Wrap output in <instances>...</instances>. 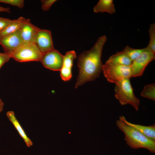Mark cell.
<instances>
[{
	"label": "cell",
	"instance_id": "obj_8",
	"mask_svg": "<svg viewBox=\"0 0 155 155\" xmlns=\"http://www.w3.org/2000/svg\"><path fill=\"white\" fill-rule=\"evenodd\" d=\"M23 42L19 30L0 38V44L4 53L10 55Z\"/></svg>",
	"mask_w": 155,
	"mask_h": 155
},
{
	"label": "cell",
	"instance_id": "obj_10",
	"mask_svg": "<svg viewBox=\"0 0 155 155\" xmlns=\"http://www.w3.org/2000/svg\"><path fill=\"white\" fill-rule=\"evenodd\" d=\"M76 57L75 52L73 50L67 52L63 56V65L60 70V76L62 79L67 81L72 78V68L73 61Z\"/></svg>",
	"mask_w": 155,
	"mask_h": 155
},
{
	"label": "cell",
	"instance_id": "obj_6",
	"mask_svg": "<svg viewBox=\"0 0 155 155\" xmlns=\"http://www.w3.org/2000/svg\"><path fill=\"white\" fill-rule=\"evenodd\" d=\"M155 54L147 46L144 48L141 54L132 61L130 67L132 77L142 75L146 66L150 62L154 60Z\"/></svg>",
	"mask_w": 155,
	"mask_h": 155
},
{
	"label": "cell",
	"instance_id": "obj_5",
	"mask_svg": "<svg viewBox=\"0 0 155 155\" xmlns=\"http://www.w3.org/2000/svg\"><path fill=\"white\" fill-rule=\"evenodd\" d=\"M104 75L110 82L116 83L132 77L130 66L114 64L106 61L102 68Z\"/></svg>",
	"mask_w": 155,
	"mask_h": 155
},
{
	"label": "cell",
	"instance_id": "obj_19",
	"mask_svg": "<svg viewBox=\"0 0 155 155\" xmlns=\"http://www.w3.org/2000/svg\"><path fill=\"white\" fill-rule=\"evenodd\" d=\"M149 33L150 40L147 47L155 54V24H150Z\"/></svg>",
	"mask_w": 155,
	"mask_h": 155
},
{
	"label": "cell",
	"instance_id": "obj_7",
	"mask_svg": "<svg viewBox=\"0 0 155 155\" xmlns=\"http://www.w3.org/2000/svg\"><path fill=\"white\" fill-rule=\"evenodd\" d=\"M63 59V56L57 50L54 49L43 54L40 61L43 66L49 69L60 71Z\"/></svg>",
	"mask_w": 155,
	"mask_h": 155
},
{
	"label": "cell",
	"instance_id": "obj_20",
	"mask_svg": "<svg viewBox=\"0 0 155 155\" xmlns=\"http://www.w3.org/2000/svg\"><path fill=\"white\" fill-rule=\"evenodd\" d=\"M0 3H4L22 8L24 6L23 0H0Z\"/></svg>",
	"mask_w": 155,
	"mask_h": 155
},
{
	"label": "cell",
	"instance_id": "obj_13",
	"mask_svg": "<svg viewBox=\"0 0 155 155\" xmlns=\"http://www.w3.org/2000/svg\"><path fill=\"white\" fill-rule=\"evenodd\" d=\"M125 122L128 125L136 129L148 138L155 141V124L150 126H144L132 123L128 121L123 116Z\"/></svg>",
	"mask_w": 155,
	"mask_h": 155
},
{
	"label": "cell",
	"instance_id": "obj_23",
	"mask_svg": "<svg viewBox=\"0 0 155 155\" xmlns=\"http://www.w3.org/2000/svg\"><path fill=\"white\" fill-rule=\"evenodd\" d=\"M10 58L9 55L4 53L0 52V69L5 63L8 61Z\"/></svg>",
	"mask_w": 155,
	"mask_h": 155
},
{
	"label": "cell",
	"instance_id": "obj_3",
	"mask_svg": "<svg viewBox=\"0 0 155 155\" xmlns=\"http://www.w3.org/2000/svg\"><path fill=\"white\" fill-rule=\"evenodd\" d=\"M129 79L125 78L115 84V96L121 105L129 104L138 111L140 100L134 93Z\"/></svg>",
	"mask_w": 155,
	"mask_h": 155
},
{
	"label": "cell",
	"instance_id": "obj_25",
	"mask_svg": "<svg viewBox=\"0 0 155 155\" xmlns=\"http://www.w3.org/2000/svg\"><path fill=\"white\" fill-rule=\"evenodd\" d=\"M4 106V103L0 98V113L2 111Z\"/></svg>",
	"mask_w": 155,
	"mask_h": 155
},
{
	"label": "cell",
	"instance_id": "obj_16",
	"mask_svg": "<svg viewBox=\"0 0 155 155\" xmlns=\"http://www.w3.org/2000/svg\"><path fill=\"white\" fill-rule=\"evenodd\" d=\"M28 20V19L22 16L17 19L13 20L6 28L0 32V38L17 31Z\"/></svg>",
	"mask_w": 155,
	"mask_h": 155
},
{
	"label": "cell",
	"instance_id": "obj_17",
	"mask_svg": "<svg viewBox=\"0 0 155 155\" xmlns=\"http://www.w3.org/2000/svg\"><path fill=\"white\" fill-rule=\"evenodd\" d=\"M142 96L155 100V84H153L145 86L141 93Z\"/></svg>",
	"mask_w": 155,
	"mask_h": 155
},
{
	"label": "cell",
	"instance_id": "obj_22",
	"mask_svg": "<svg viewBox=\"0 0 155 155\" xmlns=\"http://www.w3.org/2000/svg\"><path fill=\"white\" fill-rule=\"evenodd\" d=\"M13 21L9 18L0 17V32L3 31Z\"/></svg>",
	"mask_w": 155,
	"mask_h": 155
},
{
	"label": "cell",
	"instance_id": "obj_18",
	"mask_svg": "<svg viewBox=\"0 0 155 155\" xmlns=\"http://www.w3.org/2000/svg\"><path fill=\"white\" fill-rule=\"evenodd\" d=\"M144 49V48L141 49H134L129 46H127L125 48L123 51L132 61L141 54Z\"/></svg>",
	"mask_w": 155,
	"mask_h": 155
},
{
	"label": "cell",
	"instance_id": "obj_12",
	"mask_svg": "<svg viewBox=\"0 0 155 155\" xmlns=\"http://www.w3.org/2000/svg\"><path fill=\"white\" fill-rule=\"evenodd\" d=\"M6 115L19 135L23 139L27 146L29 147L32 146L33 145L32 142L27 136L24 130L16 119L14 112L12 111H8L6 113Z\"/></svg>",
	"mask_w": 155,
	"mask_h": 155
},
{
	"label": "cell",
	"instance_id": "obj_15",
	"mask_svg": "<svg viewBox=\"0 0 155 155\" xmlns=\"http://www.w3.org/2000/svg\"><path fill=\"white\" fill-rule=\"evenodd\" d=\"M106 61L114 64L126 66H130L132 62L123 51L112 55Z\"/></svg>",
	"mask_w": 155,
	"mask_h": 155
},
{
	"label": "cell",
	"instance_id": "obj_2",
	"mask_svg": "<svg viewBox=\"0 0 155 155\" xmlns=\"http://www.w3.org/2000/svg\"><path fill=\"white\" fill-rule=\"evenodd\" d=\"M120 116L117 120L116 125L124 135L126 144L131 148L137 149L144 148L151 152H155V141L151 140L137 130L127 124Z\"/></svg>",
	"mask_w": 155,
	"mask_h": 155
},
{
	"label": "cell",
	"instance_id": "obj_1",
	"mask_svg": "<svg viewBox=\"0 0 155 155\" xmlns=\"http://www.w3.org/2000/svg\"><path fill=\"white\" fill-rule=\"evenodd\" d=\"M106 40L105 35L100 37L90 50L83 52L79 56L78 65L79 72L75 88L99 76L103 65L101 60L102 51Z\"/></svg>",
	"mask_w": 155,
	"mask_h": 155
},
{
	"label": "cell",
	"instance_id": "obj_24",
	"mask_svg": "<svg viewBox=\"0 0 155 155\" xmlns=\"http://www.w3.org/2000/svg\"><path fill=\"white\" fill-rule=\"evenodd\" d=\"M10 9L9 7H4L0 6V12H6L10 13Z\"/></svg>",
	"mask_w": 155,
	"mask_h": 155
},
{
	"label": "cell",
	"instance_id": "obj_9",
	"mask_svg": "<svg viewBox=\"0 0 155 155\" xmlns=\"http://www.w3.org/2000/svg\"><path fill=\"white\" fill-rule=\"evenodd\" d=\"M35 43L42 54L55 49L50 30L40 29L37 33Z\"/></svg>",
	"mask_w": 155,
	"mask_h": 155
},
{
	"label": "cell",
	"instance_id": "obj_4",
	"mask_svg": "<svg viewBox=\"0 0 155 155\" xmlns=\"http://www.w3.org/2000/svg\"><path fill=\"white\" fill-rule=\"evenodd\" d=\"M42 55L35 43L24 42L10 56L19 62L40 61Z\"/></svg>",
	"mask_w": 155,
	"mask_h": 155
},
{
	"label": "cell",
	"instance_id": "obj_11",
	"mask_svg": "<svg viewBox=\"0 0 155 155\" xmlns=\"http://www.w3.org/2000/svg\"><path fill=\"white\" fill-rule=\"evenodd\" d=\"M40 28L32 24L29 19L19 29L23 42L35 43L37 33Z\"/></svg>",
	"mask_w": 155,
	"mask_h": 155
},
{
	"label": "cell",
	"instance_id": "obj_21",
	"mask_svg": "<svg viewBox=\"0 0 155 155\" xmlns=\"http://www.w3.org/2000/svg\"><path fill=\"white\" fill-rule=\"evenodd\" d=\"M57 1L56 0H42L41 8L44 11H48L53 4Z\"/></svg>",
	"mask_w": 155,
	"mask_h": 155
},
{
	"label": "cell",
	"instance_id": "obj_14",
	"mask_svg": "<svg viewBox=\"0 0 155 155\" xmlns=\"http://www.w3.org/2000/svg\"><path fill=\"white\" fill-rule=\"evenodd\" d=\"M96 13L106 12L110 14L115 12V5L113 0H100L93 8Z\"/></svg>",
	"mask_w": 155,
	"mask_h": 155
}]
</instances>
